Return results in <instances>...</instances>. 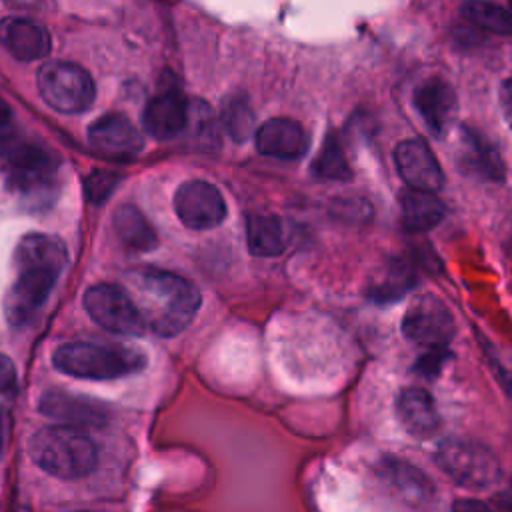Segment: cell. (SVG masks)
Returning a JSON list of instances; mask_svg holds the SVG:
<instances>
[{
	"mask_svg": "<svg viewBox=\"0 0 512 512\" xmlns=\"http://www.w3.org/2000/svg\"><path fill=\"white\" fill-rule=\"evenodd\" d=\"M122 288L132 300L144 332L156 336H176L200 308L198 288L188 278L168 270L144 268L128 272Z\"/></svg>",
	"mask_w": 512,
	"mask_h": 512,
	"instance_id": "obj_1",
	"label": "cell"
},
{
	"mask_svg": "<svg viewBox=\"0 0 512 512\" xmlns=\"http://www.w3.org/2000/svg\"><path fill=\"white\" fill-rule=\"evenodd\" d=\"M66 262V246L56 236L32 232L18 242L14 250L18 276L4 298V314L12 326H24L34 318L64 272Z\"/></svg>",
	"mask_w": 512,
	"mask_h": 512,
	"instance_id": "obj_2",
	"label": "cell"
},
{
	"mask_svg": "<svg viewBox=\"0 0 512 512\" xmlns=\"http://www.w3.org/2000/svg\"><path fill=\"white\" fill-rule=\"evenodd\" d=\"M52 364L74 378L114 380L140 372L146 366V356L122 344L68 342L54 350Z\"/></svg>",
	"mask_w": 512,
	"mask_h": 512,
	"instance_id": "obj_3",
	"label": "cell"
},
{
	"mask_svg": "<svg viewBox=\"0 0 512 512\" xmlns=\"http://www.w3.org/2000/svg\"><path fill=\"white\" fill-rule=\"evenodd\" d=\"M30 456L44 472L64 480L88 476L98 460L94 442L64 424L40 428L30 440Z\"/></svg>",
	"mask_w": 512,
	"mask_h": 512,
	"instance_id": "obj_4",
	"label": "cell"
},
{
	"mask_svg": "<svg viewBox=\"0 0 512 512\" xmlns=\"http://www.w3.org/2000/svg\"><path fill=\"white\" fill-rule=\"evenodd\" d=\"M0 156L12 188L30 204H44L56 192V162L38 144L20 138L14 130L0 140Z\"/></svg>",
	"mask_w": 512,
	"mask_h": 512,
	"instance_id": "obj_5",
	"label": "cell"
},
{
	"mask_svg": "<svg viewBox=\"0 0 512 512\" xmlns=\"http://www.w3.org/2000/svg\"><path fill=\"white\" fill-rule=\"evenodd\" d=\"M40 96L64 114L84 112L92 106L96 90L92 76L74 62H48L36 74Z\"/></svg>",
	"mask_w": 512,
	"mask_h": 512,
	"instance_id": "obj_6",
	"label": "cell"
},
{
	"mask_svg": "<svg viewBox=\"0 0 512 512\" xmlns=\"http://www.w3.org/2000/svg\"><path fill=\"white\" fill-rule=\"evenodd\" d=\"M436 462L452 480L466 488L482 490L500 478L496 456L486 446L472 440H444L436 450Z\"/></svg>",
	"mask_w": 512,
	"mask_h": 512,
	"instance_id": "obj_7",
	"label": "cell"
},
{
	"mask_svg": "<svg viewBox=\"0 0 512 512\" xmlns=\"http://www.w3.org/2000/svg\"><path fill=\"white\" fill-rule=\"evenodd\" d=\"M402 332L410 342L426 350L448 348V342L454 336V316L440 298L424 294L406 310Z\"/></svg>",
	"mask_w": 512,
	"mask_h": 512,
	"instance_id": "obj_8",
	"label": "cell"
},
{
	"mask_svg": "<svg viewBox=\"0 0 512 512\" xmlns=\"http://www.w3.org/2000/svg\"><path fill=\"white\" fill-rule=\"evenodd\" d=\"M84 308L96 324L110 332L124 336H138L144 332L132 300L118 284L100 282L90 286L84 292Z\"/></svg>",
	"mask_w": 512,
	"mask_h": 512,
	"instance_id": "obj_9",
	"label": "cell"
},
{
	"mask_svg": "<svg viewBox=\"0 0 512 512\" xmlns=\"http://www.w3.org/2000/svg\"><path fill=\"white\" fill-rule=\"evenodd\" d=\"M174 210L180 222L192 230L218 226L226 216V202L220 190L204 180H188L174 194Z\"/></svg>",
	"mask_w": 512,
	"mask_h": 512,
	"instance_id": "obj_10",
	"label": "cell"
},
{
	"mask_svg": "<svg viewBox=\"0 0 512 512\" xmlns=\"http://www.w3.org/2000/svg\"><path fill=\"white\" fill-rule=\"evenodd\" d=\"M394 162L402 180L414 190L436 192L444 184V174L436 156L420 138L402 140L394 150Z\"/></svg>",
	"mask_w": 512,
	"mask_h": 512,
	"instance_id": "obj_11",
	"label": "cell"
},
{
	"mask_svg": "<svg viewBox=\"0 0 512 512\" xmlns=\"http://www.w3.org/2000/svg\"><path fill=\"white\" fill-rule=\"evenodd\" d=\"M456 160L466 176L484 182H500L506 172L498 148L474 128H462Z\"/></svg>",
	"mask_w": 512,
	"mask_h": 512,
	"instance_id": "obj_12",
	"label": "cell"
},
{
	"mask_svg": "<svg viewBox=\"0 0 512 512\" xmlns=\"http://www.w3.org/2000/svg\"><path fill=\"white\" fill-rule=\"evenodd\" d=\"M188 102L176 86L162 88L152 96L142 114L144 130L156 140H170L186 128Z\"/></svg>",
	"mask_w": 512,
	"mask_h": 512,
	"instance_id": "obj_13",
	"label": "cell"
},
{
	"mask_svg": "<svg viewBox=\"0 0 512 512\" xmlns=\"http://www.w3.org/2000/svg\"><path fill=\"white\" fill-rule=\"evenodd\" d=\"M88 138L96 150L114 158L136 156L144 146L138 128L120 112H108L92 122Z\"/></svg>",
	"mask_w": 512,
	"mask_h": 512,
	"instance_id": "obj_14",
	"label": "cell"
},
{
	"mask_svg": "<svg viewBox=\"0 0 512 512\" xmlns=\"http://www.w3.org/2000/svg\"><path fill=\"white\" fill-rule=\"evenodd\" d=\"M0 46L14 58L30 62L50 52V34L32 18L6 16L0 20Z\"/></svg>",
	"mask_w": 512,
	"mask_h": 512,
	"instance_id": "obj_15",
	"label": "cell"
},
{
	"mask_svg": "<svg viewBox=\"0 0 512 512\" xmlns=\"http://www.w3.org/2000/svg\"><path fill=\"white\" fill-rule=\"evenodd\" d=\"M412 100L434 136H442L450 128L456 110V94L448 82L440 78L424 80L414 88Z\"/></svg>",
	"mask_w": 512,
	"mask_h": 512,
	"instance_id": "obj_16",
	"label": "cell"
},
{
	"mask_svg": "<svg viewBox=\"0 0 512 512\" xmlns=\"http://www.w3.org/2000/svg\"><path fill=\"white\" fill-rule=\"evenodd\" d=\"M40 412L64 422V426H100L106 422L102 404L64 390H48L40 398Z\"/></svg>",
	"mask_w": 512,
	"mask_h": 512,
	"instance_id": "obj_17",
	"label": "cell"
},
{
	"mask_svg": "<svg viewBox=\"0 0 512 512\" xmlns=\"http://www.w3.org/2000/svg\"><path fill=\"white\" fill-rule=\"evenodd\" d=\"M256 148L272 158L294 160L308 148L304 128L292 118H270L256 130Z\"/></svg>",
	"mask_w": 512,
	"mask_h": 512,
	"instance_id": "obj_18",
	"label": "cell"
},
{
	"mask_svg": "<svg viewBox=\"0 0 512 512\" xmlns=\"http://www.w3.org/2000/svg\"><path fill=\"white\" fill-rule=\"evenodd\" d=\"M380 476L384 484L408 506H426L434 496L430 478L410 462L398 458H386L380 464Z\"/></svg>",
	"mask_w": 512,
	"mask_h": 512,
	"instance_id": "obj_19",
	"label": "cell"
},
{
	"mask_svg": "<svg viewBox=\"0 0 512 512\" xmlns=\"http://www.w3.org/2000/svg\"><path fill=\"white\" fill-rule=\"evenodd\" d=\"M396 416L418 438L432 436L440 426L436 404L424 388H404L396 398Z\"/></svg>",
	"mask_w": 512,
	"mask_h": 512,
	"instance_id": "obj_20",
	"label": "cell"
},
{
	"mask_svg": "<svg viewBox=\"0 0 512 512\" xmlns=\"http://www.w3.org/2000/svg\"><path fill=\"white\" fill-rule=\"evenodd\" d=\"M402 224L408 232H426L444 218V202L434 192L408 188L400 196Z\"/></svg>",
	"mask_w": 512,
	"mask_h": 512,
	"instance_id": "obj_21",
	"label": "cell"
},
{
	"mask_svg": "<svg viewBox=\"0 0 512 512\" xmlns=\"http://www.w3.org/2000/svg\"><path fill=\"white\" fill-rule=\"evenodd\" d=\"M246 244L254 256H278L286 248L280 218L270 212H250L246 218Z\"/></svg>",
	"mask_w": 512,
	"mask_h": 512,
	"instance_id": "obj_22",
	"label": "cell"
},
{
	"mask_svg": "<svg viewBox=\"0 0 512 512\" xmlns=\"http://www.w3.org/2000/svg\"><path fill=\"white\" fill-rule=\"evenodd\" d=\"M112 226L116 236L132 250L146 252L158 244V236L150 222L132 206L120 204L112 214Z\"/></svg>",
	"mask_w": 512,
	"mask_h": 512,
	"instance_id": "obj_23",
	"label": "cell"
},
{
	"mask_svg": "<svg viewBox=\"0 0 512 512\" xmlns=\"http://www.w3.org/2000/svg\"><path fill=\"white\" fill-rule=\"evenodd\" d=\"M416 284V272L404 260H390L374 274L368 294L376 302H390L406 294Z\"/></svg>",
	"mask_w": 512,
	"mask_h": 512,
	"instance_id": "obj_24",
	"label": "cell"
},
{
	"mask_svg": "<svg viewBox=\"0 0 512 512\" xmlns=\"http://www.w3.org/2000/svg\"><path fill=\"white\" fill-rule=\"evenodd\" d=\"M310 172L320 180H350L352 170L344 156V148L336 134H328L324 138L322 148L318 150Z\"/></svg>",
	"mask_w": 512,
	"mask_h": 512,
	"instance_id": "obj_25",
	"label": "cell"
},
{
	"mask_svg": "<svg viewBox=\"0 0 512 512\" xmlns=\"http://www.w3.org/2000/svg\"><path fill=\"white\" fill-rule=\"evenodd\" d=\"M462 14L476 26L490 30L494 34L512 36V12L488 2H466Z\"/></svg>",
	"mask_w": 512,
	"mask_h": 512,
	"instance_id": "obj_26",
	"label": "cell"
},
{
	"mask_svg": "<svg viewBox=\"0 0 512 512\" xmlns=\"http://www.w3.org/2000/svg\"><path fill=\"white\" fill-rule=\"evenodd\" d=\"M222 122L226 132L236 140L242 142L250 136L254 126V114L250 104L242 96H230L222 106Z\"/></svg>",
	"mask_w": 512,
	"mask_h": 512,
	"instance_id": "obj_27",
	"label": "cell"
},
{
	"mask_svg": "<svg viewBox=\"0 0 512 512\" xmlns=\"http://www.w3.org/2000/svg\"><path fill=\"white\" fill-rule=\"evenodd\" d=\"M120 176L108 170H94L86 176L84 180V192L86 198L94 204H102L108 200V196L112 194V190L116 188Z\"/></svg>",
	"mask_w": 512,
	"mask_h": 512,
	"instance_id": "obj_28",
	"label": "cell"
},
{
	"mask_svg": "<svg viewBox=\"0 0 512 512\" xmlns=\"http://www.w3.org/2000/svg\"><path fill=\"white\" fill-rule=\"evenodd\" d=\"M448 356H450V354H448V348L426 350V354H422L420 360L416 362L414 372H418V374H422V376H434V374L440 370L444 358H448Z\"/></svg>",
	"mask_w": 512,
	"mask_h": 512,
	"instance_id": "obj_29",
	"label": "cell"
},
{
	"mask_svg": "<svg viewBox=\"0 0 512 512\" xmlns=\"http://www.w3.org/2000/svg\"><path fill=\"white\" fill-rule=\"evenodd\" d=\"M16 382L18 376L14 362L6 354H0V394H14Z\"/></svg>",
	"mask_w": 512,
	"mask_h": 512,
	"instance_id": "obj_30",
	"label": "cell"
},
{
	"mask_svg": "<svg viewBox=\"0 0 512 512\" xmlns=\"http://www.w3.org/2000/svg\"><path fill=\"white\" fill-rule=\"evenodd\" d=\"M500 108L506 124L512 128V78L504 80L500 86Z\"/></svg>",
	"mask_w": 512,
	"mask_h": 512,
	"instance_id": "obj_31",
	"label": "cell"
},
{
	"mask_svg": "<svg viewBox=\"0 0 512 512\" xmlns=\"http://www.w3.org/2000/svg\"><path fill=\"white\" fill-rule=\"evenodd\" d=\"M14 132V120H12V110L6 104V100L0 96V140L6 138L8 134Z\"/></svg>",
	"mask_w": 512,
	"mask_h": 512,
	"instance_id": "obj_32",
	"label": "cell"
},
{
	"mask_svg": "<svg viewBox=\"0 0 512 512\" xmlns=\"http://www.w3.org/2000/svg\"><path fill=\"white\" fill-rule=\"evenodd\" d=\"M452 512H494L488 504L480 502V500H470V498H462L456 500L452 506Z\"/></svg>",
	"mask_w": 512,
	"mask_h": 512,
	"instance_id": "obj_33",
	"label": "cell"
},
{
	"mask_svg": "<svg viewBox=\"0 0 512 512\" xmlns=\"http://www.w3.org/2000/svg\"><path fill=\"white\" fill-rule=\"evenodd\" d=\"M4 440H6V424H4V416L0 412V456H2V450H4Z\"/></svg>",
	"mask_w": 512,
	"mask_h": 512,
	"instance_id": "obj_34",
	"label": "cell"
},
{
	"mask_svg": "<svg viewBox=\"0 0 512 512\" xmlns=\"http://www.w3.org/2000/svg\"><path fill=\"white\" fill-rule=\"evenodd\" d=\"M78 512H86V510H78Z\"/></svg>",
	"mask_w": 512,
	"mask_h": 512,
	"instance_id": "obj_35",
	"label": "cell"
},
{
	"mask_svg": "<svg viewBox=\"0 0 512 512\" xmlns=\"http://www.w3.org/2000/svg\"><path fill=\"white\" fill-rule=\"evenodd\" d=\"M510 8H512V2H510Z\"/></svg>",
	"mask_w": 512,
	"mask_h": 512,
	"instance_id": "obj_36",
	"label": "cell"
},
{
	"mask_svg": "<svg viewBox=\"0 0 512 512\" xmlns=\"http://www.w3.org/2000/svg\"><path fill=\"white\" fill-rule=\"evenodd\" d=\"M510 488H512V484H510Z\"/></svg>",
	"mask_w": 512,
	"mask_h": 512,
	"instance_id": "obj_37",
	"label": "cell"
}]
</instances>
